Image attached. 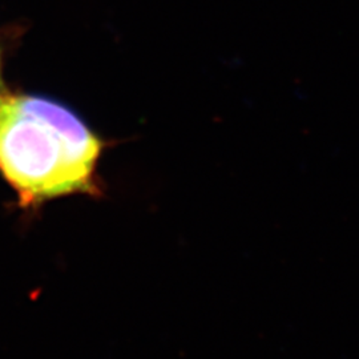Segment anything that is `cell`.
Returning <instances> with one entry per match:
<instances>
[{"label":"cell","instance_id":"obj_1","mask_svg":"<svg viewBox=\"0 0 359 359\" xmlns=\"http://www.w3.org/2000/svg\"><path fill=\"white\" fill-rule=\"evenodd\" d=\"M102 142L72 111L44 97L0 95V172L23 208L99 194Z\"/></svg>","mask_w":359,"mask_h":359},{"label":"cell","instance_id":"obj_2","mask_svg":"<svg viewBox=\"0 0 359 359\" xmlns=\"http://www.w3.org/2000/svg\"><path fill=\"white\" fill-rule=\"evenodd\" d=\"M0 88H1V75H0Z\"/></svg>","mask_w":359,"mask_h":359}]
</instances>
